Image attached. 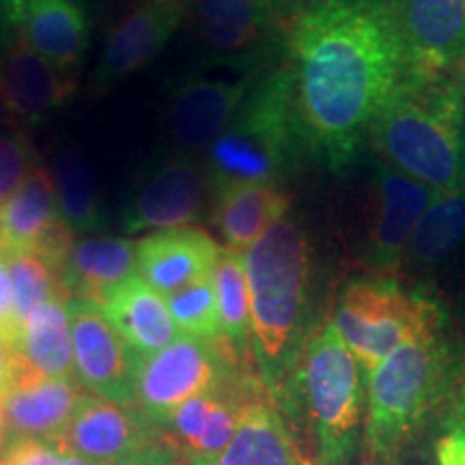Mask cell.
Returning <instances> with one entry per match:
<instances>
[{"label": "cell", "mask_w": 465, "mask_h": 465, "mask_svg": "<svg viewBox=\"0 0 465 465\" xmlns=\"http://www.w3.org/2000/svg\"><path fill=\"white\" fill-rule=\"evenodd\" d=\"M97 306L127 345L136 349L143 358L171 345L179 336L166 298L151 289L141 276L127 278Z\"/></svg>", "instance_id": "cell-22"}, {"label": "cell", "mask_w": 465, "mask_h": 465, "mask_svg": "<svg viewBox=\"0 0 465 465\" xmlns=\"http://www.w3.org/2000/svg\"><path fill=\"white\" fill-rule=\"evenodd\" d=\"M33 166L26 138L17 132H0V207L20 188Z\"/></svg>", "instance_id": "cell-32"}, {"label": "cell", "mask_w": 465, "mask_h": 465, "mask_svg": "<svg viewBox=\"0 0 465 465\" xmlns=\"http://www.w3.org/2000/svg\"><path fill=\"white\" fill-rule=\"evenodd\" d=\"M164 298L179 334L201 341L223 339L216 289H213L212 276L185 284V287L164 295Z\"/></svg>", "instance_id": "cell-31"}, {"label": "cell", "mask_w": 465, "mask_h": 465, "mask_svg": "<svg viewBox=\"0 0 465 465\" xmlns=\"http://www.w3.org/2000/svg\"><path fill=\"white\" fill-rule=\"evenodd\" d=\"M295 381L306 403L322 465H347L356 452L362 424V366L332 322L304 341Z\"/></svg>", "instance_id": "cell-6"}, {"label": "cell", "mask_w": 465, "mask_h": 465, "mask_svg": "<svg viewBox=\"0 0 465 465\" xmlns=\"http://www.w3.org/2000/svg\"><path fill=\"white\" fill-rule=\"evenodd\" d=\"M438 465H465V431L455 429L438 441Z\"/></svg>", "instance_id": "cell-36"}, {"label": "cell", "mask_w": 465, "mask_h": 465, "mask_svg": "<svg viewBox=\"0 0 465 465\" xmlns=\"http://www.w3.org/2000/svg\"><path fill=\"white\" fill-rule=\"evenodd\" d=\"M61 220L52 174L45 166L35 164L0 207V252H31Z\"/></svg>", "instance_id": "cell-25"}, {"label": "cell", "mask_w": 465, "mask_h": 465, "mask_svg": "<svg viewBox=\"0 0 465 465\" xmlns=\"http://www.w3.org/2000/svg\"><path fill=\"white\" fill-rule=\"evenodd\" d=\"M254 74L237 80L188 78L173 91L166 130L179 153L192 155L212 147L246 100Z\"/></svg>", "instance_id": "cell-15"}, {"label": "cell", "mask_w": 465, "mask_h": 465, "mask_svg": "<svg viewBox=\"0 0 465 465\" xmlns=\"http://www.w3.org/2000/svg\"><path fill=\"white\" fill-rule=\"evenodd\" d=\"M287 45L302 149L341 171L407 80L397 0H308Z\"/></svg>", "instance_id": "cell-1"}, {"label": "cell", "mask_w": 465, "mask_h": 465, "mask_svg": "<svg viewBox=\"0 0 465 465\" xmlns=\"http://www.w3.org/2000/svg\"><path fill=\"white\" fill-rule=\"evenodd\" d=\"M232 358L218 341L179 334L171 345L144 356L136 377V407L164 431L168 418L196 394L223 386L232 377Z\"/></svg>", "instance_id": "cell-8"}, {"label": "cell", "mask_w": 465, "mask_h": 465, "mask_svg": "<svg viewBox=\"0 0 465 465\" xmlns=\"http://www.w3.org/2000/svg\"><path fill=\"white\" fill-rule=\"evenodd\" d=\"M441 328L405 341L366 373V444L375 457L394 455L449 388L455 358Z\"/></svg>", "instance_id": "cell-5"}, {"label": "cell", "mask_w": 465, "mask_h": 465, "mask_svg": "<svg viewBox=\"0 0 465 465\" xmlns=\"http://www.w3.org/2000/svg\"><path fill=\"white\" fill-rule=\"evenodd\" d=\"M14 351L35 373L52 380H75L67 300L54 298L35 308L22 323Z\"/></svg>", "instance_id": "cell-26"}, {"label": "cell", "mask_w": 465, "mask_h": 465, "mask_svg": "<svg viewBox=\"0 0 465 465\" xmlns=\"http://www.w3.org/2000/svg\"><path fill=\"white\" fill-rule=\"evenodd\" d=\"M332 323L362 371L371 373L405 341L441 328L444 317L424 295L377 278L347 284Z\"/></svg>", "instance_id": "cell-7"}, {"label": "cell", "mask_w": 465, "mask_h": 465, "mask_svg": "<svg viewBox=\"0 0 465 465\" xmlns=\"http://www.w3.org/2000/svg\"><path fill=\"white\" fill-rule=\"evenodd\" d=\"M431 196V190L392 166L377 168L371 182L366 218V254L371 263L380 270L401 265L411 231Z\"/></svg>", "instance_id": "cell-14"}, {"label": "cell", "mask_w": 465, "mask_h": 465, "mask_svg": "<svg viewBox=\"0 0 465 465\" xmlns=\"http://www.w3.org/2000/svg\"><path fill=\"white\" fill-rule=\"evenodd\" d=\"M63 452L54 441L42 438H7L0 450V465H63Z\"/></svg>", "instance_id": "cell-33"}, {"label": "cell", "mask_w": 465, "mask_h": 465, "mask_svg": "<svg viewBox=\"0 0 465 465\" xmlns=\"http://www.w3.org/2000/svg\"><path fill=\"white\" fill-rule=\"evenodd\" d=\"M50 174L63 223L74 232L100 229V192L84 155L74 149H61L52 160Z\"/></svg>", "instance_id": "cell-28"}, {"label": "cell", "mask_w": 465, "mask_h": 465, "mask_svg": "<svg viewBox=\"0 0 465 465\" xmlns=\"http://www.w3.org/2000/svg\"><path fill=\"white\" fill-rule=\"evenodd\" d=\"M168 465H194V463L190 461V457H185L183 452L177 449V452H174V457L171 459V463H168Z\"/></svg>", "instance_id": "cell-41"}, {"label": "cell", "mask_w": 465, "mask_h": 465, "mask_svg": "<svg viewBox=\"0 0 465 465\" xmlns=\"http://www.w3.org/2000/svg\"><path fill=\"white\" fill-rule=\"evenodd\" d=\"M136 242L97 235L74 240L56 276L65 300L100 304L114 287L136 276Z\"/></svg>", "instance_id": "cell-21"}, {"label": "cell", "mask_w": 465, "mask_h": 465, "mask_svg": "<svg viewBox=\"0 0 465 465\" xmlns=\"http://www.w3.org/2000/svg\"><path fill=\"white\" fill-rule=\"evenodd\" d=\"M0 250H3V237H0Z\"/></svg>", "instance_id": "cell-43"}, {"label": "cell", "mask_w": 465, "mask_h": 465, "mask_svg": "<svg viewBox=\"0 0 465 465\" xmlns=\"http://www.w3.org/2000/svg\"><path fill=\"white\" fill-rule=\"evenodd\" d=\"M207 173L190 155L174 153L141 174L124 209L125 232L188 226L205 205Z\"/></svg>", "instance_id": "cell-10"}, {"label": "cell", "mask_w": 465, "mask_h": 465, "mask_svg": "<svg viewBox=\"0 0 465 465\" xmlns=\"http://www.w3.org/2000/svg\"><path fill=\"white\" fill-rule=\"evenodd\" d=\"M388 166L431 192L465 185V75L407 78L369 132Z\"/></svg>", "instance_id": "cell-3"}, {"label": "cell", "mask_w": 465, "mask_h": 465, "mask_svg": "<svg viewBox=\"0 0 465 465\" xmlns=\"http://www.w3.org/2000/svg\"><path fill=\"white\" fill-rule=\"evenodd\" d=\"M72 319L75 380L95 397L136 405V377L143 356L124 341L102 308L86 300H67Z\"/></svg>", "instance_id": "cell-9"}, {"label": "cell", "mask_w": 465, "mask_h": 465, "mask_svg": "<svg viewBox=\"0 0 465 465\" xmlns=\"http://www.w3.org/2000/svg\"><path fill=\"white\" fill-rule=\"evenodd\" d=\"M183 22L185 0H136L108 35L91 78L93 91H108L125 75L147 65Z\"/></svg>", "instance_id": "cell-13"}, {"label": "cell", "mask_w": 465, "mask_h": 465, "mask_svg": "<svg viewBox=\"0 0 465 465\" xmlns=\"http://www.w3.org/2000/svg\"><path fill=\"white\" fill-rule=\"evenodd\" d=\"M242 257L248 278L254 356L263 386L274 392L304 347L311 306V242L298 220L284 216Z\"/></svg>", "instance_id": "cell-2"}, {"label": "cell", "mask_w": 465, "mask_h": 465, "mask_svg": "<svg viewBox=\"0 0 465 465\" xmlns=\"http://www.w3.org/2000/svg\"><path fill=\"white\" fill-rule=\"evenodd\" d=\"M457 424L461 431H465V381L461 386V394H459V405H457Z\"/></svg>", "instance_id": "cell-39"}, {"label": "cell", "mask_w": 465, "mask_h": 465, "mask_svg": "<svg viewBox=\"0 0 465 465\" xmlns=\"http://www.w3.org/2000/svg\"><path fill=\"white\" fill-rule=\"evenodd\" d=\"M160 438L162 429L136 405H119L86 392L54 444L93 465H116Z\"/></svg>", "instance_id": "cell-12"}, {"label": "cell", "mask_w": 465, "mask_h": 465, "mask_svg": "<svg viewBox=\"0 0 465 465\" xmlns=\"http://www.w3.org/2000/svg\"><path fill=\"white\" fill-rule=\"evenodd\" d=\"M174 452H177V446L162 435L160 440H155L147 449H143L141 452H136V455H132L130 459L116 465H168L174 457Z\"/></svg>", "instance_id": "cell-35"}, {"label": "cell", "mask_w": 465, "mask_h": 465, "mask_svg": "<svg viewBox=\"0 0 465 465\" xmlns=\"http://www.w3.org/2000/svg\"><path fill=\"white\" fill-rule=\"evenodd\" d=\"M289 194L278 183H232L213 192V224L226 248L243 254L287 216Z\"/></svg>", "instance_id": "cell-24"}, {"label": "cell", "mask_w": 465, "mask_h": 465, "mask_svg": "<svg viewBox=\"0 0 465 465\" xmlns=\"http://www.w3.org/2000/svg\"><path fill=\"white\" fill-rule=\"evenodd\" d=\"M84 394L78 380H52L35 373L15 353L14 377L0 397L7 420V438L54 441L72 420Z\"/></svg>", "instance_id": "cell-18"}, {"label": "cell", "mask_w": 465, "mask_h": 465, "mask_svg": "<svg viewBox=\"0 0 465 465\" xmlns=\"http://www.w3.org/2000/svg\"><path fill=\"white\" fill-rule=\"evenodd\" d=\"M463 153H465V144H463Z\"/></svg>", "instance_id": "cell-44"}, {"label": "cell", "mask_w": 465, "mask_h": 465, "mask_svg": "<svg viewBox=\"0 0 465 465\" xmlns=\"http://www.w3.org/2000/svg\"><path fill=\"white\" fill-rule=\"evenodd\" d=\"M74 93V74L52 65L20 33L0 44V106L15 121L39 124Z\"/></svg>", "instance_id": "cell-16"}, {"label": "cell", "mask_w": 465, "mask_h": 465, "mask_svg": "<svg viewBox=\"0 0 465 465\" xmlns=\"http://www.w3.org/2000/svg\"><path fill=\"white\" fill-rule=\"evenodd\" d=\"M261 3L267 5L274 14L281 17L284 25H291L293 22V17L300 14L302 9H304V5L308 0H261Z\"/></svg>", "instance_id": "cell-38"}, {"label": "cell", "mask_w": 465, "mask_h": 465, "mask_svg": "<svg viewBox=\"0 0 465 465\" xmlns=\"http://www.w3.org/2000/svg\"><path fill=\"white\" fill-rule=\"evenodd\" d=\"M407 78L465 75V0H397Z\"/></svg>", "instance_id": "cell-11"}, {"label": "cell", "mask_w": 465, "mask_h": 465, "mask_svg": "<svg viewBox=\"0 0 465 465\" xmlns=\"http://www.w3.org/2000/svg\"><path fill=\"white\" fill-rule=\"evenodd\" d=\"M185 22L209 52L242 61L257 58L287 26L261 0H185Z\"/></svg>", "instance_id": "cell-17"}, {"label": "cell", "mask_w": 465, "mask_h": 465, "mask_svg": "<svg viewBox=\"0 0 465 465\" xmlns=\"http://www.w3.org/2000/svg\"><path fill=\"white\" fill-rule=\"evenodd\" d=\"M465 243V185L433 192L422 216L411 231L405 259L420 267L446 263Z\"/></svg>", "instance_id": "cell-27"}, {"label": "cell", "mask_w": 465, "mask_h": 465, "mask_svg": "<svg viewBox=\"0 0 465 465\" xmlns=\"http://www.w3.org/2000/svg\"><path fill=\"white\" fill-rule=\"evenodd\" d=\"M7 420H5V410H3V401H0V450H3L5 441H7Z\"/></svg>", "instance_id": "cell-40"}, {"label": "cell", "mask_w": 465, "mask_h": 465, "mask_svg": "<svg viewBox=\"0 0 465 465\" xmlns=\"http://www.w3.org/2000/svg\"><path fill=\"white\" fill-rule=\"evenodd\" d=\"M213 289H216L220 328L223 336L232 349H243L252 339V323H250V293L246 265L240 252L224 248L212 272Z\"/></svg>", "instance_id": "cell-29"}, {"label": "cell", "mask_w": 465, "mask_h": 465, "mask_svg": "<svg viewBox=\"0 0 465 465\" xmlns=\"http://www.w3.org/2000/svg\"><path fill=\"white\" fill-rule=\"evenodd\" d=\"M212 235L196 226H177L149 232L136 242L138 276L162 295L212 276L220 257Z\"/></svg>", "instance_id": "cell-19"}, {"label": "cell", "mask_w": 465, "mask_h": 465, "mask_svg": "<svg viewBox=\"0 0 465 465\" xmlns=\"http://www.w3.org/2000/svg\"><path fill=\"white\" fill-rule=\"evenodd\" d=\"M209 465H306L298 457L272 392L254 386L229 446Z\"/></svg>", "instance_id": "cell-23"}, {"label": "cell", "mask_w": 465, "mask_h": 465, "mask_svg": "<svg viewBox=\"0 0 465 465\" xmlns=\"http://www.w3.org/2000/svg\"><path fill=\"white\" fill-rule=\"evenodd\" d=\"M306 465H311V463H306Z\"/></svg>", "instance_id": "cell-45"}, {"label": "cell", "mask_w": 465, "mask_h": 465, "mask_svg": "<svg viewBox=\"0 0 465 465\" xmlns=\"http://www.w3.org/2000/svg\"><path fill=\"white\" fill-rule=\"evenodd\" d=\"M63 465H93L89 461H84V459L75 457V455H69V452H65V457H63Z\"/></svg>", "instance_id": "cell-42"}, {"label": "cell", "mask_w": 465, "mask_h": 465, "mask_svg": "<svg viewBox=\"0 0 465 465\" xmlns=\"http://www.w3.org/2000/svg\"><path fill=\"white\" fill-rule=\"evenodd\" d=\"M7 263L11 295H14V317L20 334L22 323L31 317L35 308L45 302L63 298L58 276L48 261L35 252H0ZM65 300V298H63Z\"/></svg>", "instance_id": "cell-30"}, {"label": "cell", "mask_w": 465, "mask_h": 465, "mask_svg": "<svg viewBox=\"0 0 465 465\" xmlns=\"http://www.w3.org/2000/svg\"><path fill=\"white\" fill-rule=\"evenodd\" d=\"M0 334L11 347L17 341V325L14 317V295H11V282L7 263H5L3 254H0Z\"/></svg>", "instance_id": "cell-34"}, {"label": "cell", "mask_w": 465, "mask_h": 465, "mask_svg": "<svg viewBox=\"0 0 465 465\" xmlns=\"http://www.w3.org/2000/svg\"><path fill=\"white\" fill-rule=\"evenodd\" d=\"M302 141L287 67L261 75L231 124L207 149L205 173L216 192L232 183H278Z\"/></svg>", "instance_id": "cell-4"}, {"label": "cell", "mask_w": 465, "mask_h": 465, "mask_svg": "<svg viewBox=\"0 0 465 465\" xmlns=\"http://www.w3.org/2000/svg\"><path fill=\"white\" fill-rule=\"evenodd\" d=\"M14 364H15V351L14 347L5 341V336L0 334V397L9 388L11 377H14Z\"/></svg>", "instance_id": "cell-37"}, {"label": "cell", "mask_w": 465, "mask_h": 465, "mask_svg": "<svg viewBox=\"0 0 465 465\" xmlns=\"http://www.w3.org/2000/svg\"><path fill=\"white\" fill-rule=\"evenodd\" d=\"M11 22L35 52L63 72L83 61L89 20L78 0H7Z\"/></svg>", "instance_id": "cell-20"}]
</instances>
